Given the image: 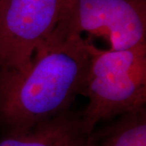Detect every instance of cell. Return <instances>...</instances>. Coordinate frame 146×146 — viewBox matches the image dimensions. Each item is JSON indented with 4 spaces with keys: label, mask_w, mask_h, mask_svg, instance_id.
<instances>
[{
    "label": "cell",
    "mask_w": 146,
    "mask_h": 146,
    "mask_svg": "<svg viewBox=\"0 0 146 146\" xmlns=\"http://www.w3.org/2000/svg\"><path fill=\"white\" fill-rule=\"evenodd\" d=\"M104 123L90 133L88 146H146V107Z\"/></svg>",
    "instance_id": "6"
},
{
    "label": "cell",
    "mask_w": 146,
    "mask_h": 146,
    "mask_svg": "<svg viewBox=\"0 0 146 146\" xmlns=\"http://www.w3.org/2000/svg\"><path fill=\"white\" fill-rule=\"evenodd\" d=\"M1 1H2V0H0V4H1Z\"/></svg>",
    "instance_id": "7"
},
{
    "label": "cell",
    "mask_w": 146,
    "mask_h": 146,
    "mask_svg": "<svg viewBox=\"0 0 146 146\" xmlns=\"http://www.w3.org/2000/svg\"><path fill=\"white\" fill-rule=\"evenodd\" d=\"M63 0H2L0 71L21 72L51 36Z\"/></svg>",
    "instance_id": "4"
},
{
    "label": "cell",
    "mask_w": 146,
    "mask_h": 146,
    "mask_svg": "<svg viewBox=\"0 0 146 146\" xmlns=\"http://www.w3.org/2000/svg\"><path fill=\"white\" fill-rule=\"evenodd\" d=\"M81 111L72 108L21 133L3 135L0 146H88Z\"/></svg>",
    "instance_id": "5"
},
{
    "label": "cell",
    "mask_w": 146,
    "mask_h": 146,
    "mask_svg": "<svg viewBox=\"0 0 146 146\" xmlns=\"http://www.w3.org/2000/svg\"><path fill=\"white\" fill-rule=\"evenodd\" d=\"M89 64L81 110L90 135L100 123L146 107V43L126 50H102L87 39Z\"/></svg>",
    "instance_id": "2"
},
{
    "label": "cell",
    "mask_w": 146,
    "mask_h": 146,
    "mask_svg": "<svg viewBox=\"0 0 146 146\" xmlns=\"http://www.w3.org/2000/svg\"><path fill=\"white\" fill-rule=\"evenodd\" d=\"M83 33L105 39L110 49L146 43V0H63L50 38L63 40Z\"/></svg>",
    "instance_id": "3"
},
{
    "label": "cell",
    "mask_w": 146,
    "mask_h": 146,
    "mask_svg": "<svg viewBox=\"0 0 146 146\" xmlns=\"http://www.w3.org/2000/svg\"><path fill=\"white\" fill-rule=\"evenodd\" d=\"M87 39L49 38L21 72L0 71V131L21 133L72 108L83 94Z\"/></svg>",
    "instance_id": "1"
}]
</instances>
